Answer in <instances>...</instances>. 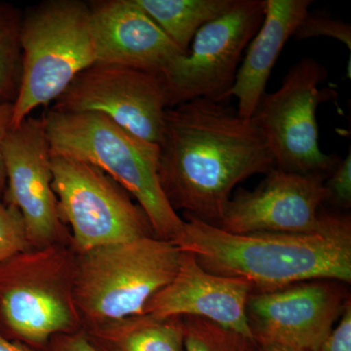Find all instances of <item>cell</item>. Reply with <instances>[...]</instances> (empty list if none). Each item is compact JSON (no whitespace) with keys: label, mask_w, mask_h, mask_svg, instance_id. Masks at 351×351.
Returning <instances> with one entry per match:
<instances>
[{"label":"cell","mask_w":351,"mask_h":351,"mask_svg":"<svg viewBox=\"0 0 351 351\" xmlns=\"http://www.w3.org/2000/svg\"><path fill=\"white\" fill-rule=\"evenodd\" d=\"M311 0H265V17L247 47L226 100H237V113L250 119L265 93L272 69L289 38L308 14Z\"/></svg>","instance_id":"obj_16"},{"label":"cell","mask_w":351,"mask_h":351,"mask_svg":"<svg viewBox=\"0 0 351 351\" xmlns=\"http://www.w3.org/2000/svg\"><path fill=\"white\" fill-rule=\"evenodd\" d=\"M46 351H95L84 332L57 335L51 339Z\"/></svg>","instance_id":"obj_25"},{"label":"cell","mask_w":351,"mask_h":351,"mask_svg":"<svg viewBox=\"0 0 351 351\" xmlns=\"http://www.w3.org/2000/svg\"><path fill=\"white\" fill-rule=\"evenodd\" d=\"M165 121L158 179L176 212L218 226L235 186L276 167L253 120L223 101L195 99L168 108Z\"/></svg>","instance_id":"obj_1"},{"label":"cell","mask_w":351,"mask_h":351,"mask_svg":"<svg viewBox=\"0 0 351 351\" xmlns=\"http://www.w3.org/2000/svg\"><path fill=\"white\" fill-rule=\"evenodd\" d=\"M184 217L176 246L208 271L247 281L258 292L311 280L351 282L350 217L324 211V226L313 234H237Z\"/></svg>","instance_id":"obj_2"},{"label":"cell","mask_w":351,"mask_h":351,"mask_svg":"<svg viewBox=\"0 0 351 351\" xmlns=\"http://www.w3.org/2000/svg\"><path fill=\"white\" fill-rule=\"evenodd\" d=\"M235 0H136L177 45L188 54L195 34L203 25L228 12Z\"/></svg>","instance_id":"obj_18"},{"label":"cell","mask_w":351,"mask_h":351,"mask_svg":"<svg viewBox=\"0 0 351 351\" xmlns=\"http://www.w3.org/2000/svg\"><path fill=\"white\" fill-rule=\"evenodd\" d=\"M184 332H186V336H184V351H216L208 345L204 339H201L197 334L189 329L184 325Z\"/></svg>","instance_id":"obj_26"},{"label":"cell","mask_w":351,"mask_h":351,"mask_svg":"<svg viewBox=\"0 0 351 351\" xmlns=\"http://www.w3.org/2000/svg\"><path fill=\"white\" fill-rule=\"evenodd\" d=\"M182 257L174 242L157 237L75 253L73 294L82 329L144 314L177 274Z\"/></svg>","instance_id":"obj_4"},{"label":"cell","mask_w":351,"mask_h":351,"mask_svg":"<svg viewBox=\"0 0 351 351\" xmlns=\"http://www.w3.org/2000/svg\"><path fill=\"white\" fill-rule=\"evenodd\" d=\"M31 248L19 210L0 199V263Z\"/></svg>","instance_id":"obj_20"},{"label":"cell","mask_w":351,"mask_h":351,"mask_svg":"<svg viewBox=\"0 0 351 351\" xmlns=\"http://www.w3.org/2000/svg\"><path fill=\"white\" fill-rule=\"evenodd\" d=\"M82 331L95 351H184L182 317L141 314L83 328Z\"/></svg>","instance_id":"obj_17"},{"label":"cell","mask_w":351,"mask_h":351,"mask_svg":"<svg viewBox=\"0 0 351 351\" xmlns=\"http://www.w3.org/2000/svg\"><path fill=\"white\" fill-rule=\"evenodd\" d=\"M0 351H38L34 350L31 346L20 343V341H11L0 335Z\"/></svg>","instance_id":"obj_27"},{"label":"cell","mask_w":351,"mask_h":351,"mask_svg":"<svg viewBox=\"0 0 351 351\" xmlns=\"http://www.w3.org/2000/svg\"><path fill=\"white\" fill-rule=\"evenodd\" d=\"M253 291L247 281L212 274L201 267L195 255L182 252L177 274L149 300L144 314L204 320L255 343L246 313Z\"/></svg>","instance_id":"obj_14"},{"label":"cell","mask_w":351,"mask_h":351,"mask_svg":"<svg viewBox=\"0 0 351 351\" xmlns=\"http://www.w3.org/2000/svg\"><path fill=\"white\" fill-rule=\"evenodd\" d=\"M51 158L43 117L31 115L7 135L6 188L1 199L19 210L32 249L71 244L69 228L58 212Z\"/></svg>","instance_id":"obj_11"},{"label":"cell","mask_w":351,"mask_h":351,"mask_svg":"<svg viewBox=\"0 0 351 351\" xmlns=\"http://www.w3.org/2000/svg\"><path fill=\"white\" fill-rule=\"evenodd\" d=\"M71 244L19 252L0 263V335L46 351L57 335L82 331Z\"/></svg>","instance_id":"obj_5"},{"label":"cell","mask_w":351,"mask_h":351,"mask_svg":"<svg viewBox=\"0 0 351 351\" xmlns=\"http://www.w3.org/2000/svg\"><path fill=\"white\" fill-rule=\"evenodd\" d=\"M51 168L58 212L75 253L156 237L144 209L99 168L64 156H52Z\"/></svg>","instance_id":"obj_8"},{"label":"cell","mask_w":351,"mask_h":351,"mask_svg":"<svg viewBox=\"0 0 351 351\" xmlns=\"http://www.w3.org/2000/svg\"><path fill=\"white\" fill-rule=\"evenodd\" d=\"M325 178L274 167L253 191L232 195L217 226L237 234L319 232L325 221L321 206L329 199Z\"/></svg>","instance_id":"obj_12"},{"label":"cell","mask_w":351,"mask_h":351,"mask_svg":"<svg viewBox=\"0 0 351 351\" xmlns=\"http://www.w3.org/2000/svg\"><path fill=\"white\" fill-rule=\"evenodd\" d=\"M22 76L12 128L48 107L83 71L96 63L88 2L47 0L23 14Z\"/></svg>","instance_id":"obj_6"},{"label":"cell","mask_w":351,"mask_h":351,"mask_svg":"<svg viewBox=\"0 0 351 351\" xmlns=\"http://www.w3.org/2000/svg\"><path fill=\"white\" fill-rule=\"evenodd\" d=\"M348 302L339 281L311 280L251 293L246 313L256 345L318 351Z\"/></svg>","instance_id":"obj_13"},{"label":"cell","mask_w":351,"mask_h":351,"mask_svg":"<svg viewBox=\"0 0 351 351\" xmlns=\"http://www.w3.org/2000/svg\"><path fill=\"white\" fill-rule=\"evenodd\" d=\"M265 8V0H235L228 12L201 27L188 54L161 73L169 108L200 98L226 101Z\"/></svg>","instance_id":"obj_9"},{"label":"cell","mask_w":351,"mask_h":351,"mask_svg":"<svg viewBox=\"0 0 351 351\" xmlns=\"http://www.w3.org/2000/svg\"><path fill=\"white\" fill-rule=\"evenodd\" d=\"M23 14L17 6L0 1V101L13 104L22 76Z\"/></svg>","instance_id":"obj_19"},{"label":"cell","mask_w":351,"mask_h":351,"mask_svg":"<svg viewBox=\"0 0 351 351\" xmlns=\"http://www.w3.org/2000/svg\"><path fill=\"white\" fill-rule=\"evenodd\" d=\"M328 71L313 58H302L286 73L281 86L258 101L251 119L263 134L274 166L297 174L326 177L338 166L337 154L321 151L316 112L337 94L321 88Z\"/></svg>","instance_id":"obj_7"},{"label":"cell","mask_w":351,"mask_h":351,"mask_svg":"<svg viewBox=\"0 0 351 351\" xmlns=\"http://www.w3.org/2000/svg\"><path fill=\"white\" fill-rule=\"evenodd\" d=\"M329 180L325 182L329 199L337 206L350 209L351 205V152L341 159L338 166L329 175Z\"/></svg>","instance_id":"obj_22"},{"label":"cell","mask_w":351,"mask_h":351,"mask_svg":"<svg viewBox=\"0 0 351 351\" xmlns=\"http://www.w3.org/2000/svg\"><path fill=\"white\" fill-rule=\"evenodd\" d=\"M318 351H351V302L348 299L337 327L332 328Z\"/></svg>","instance_id":"obj_23"},{"label":"cell","mask_w":351,"mask_h":351,"mask_svg":"<svg viewBox=\"0 0 351 351\" xmlns=\"http://www.w3.org/2000/svg\"><path fill=\"white\" fill-rule=\"evenodd\" d=\"M258 351H306L301 350H295V348H287V346H281L276 345H263L258 346Z\"/></svg>","instance_id":"obj_28"},{"label":"cell","mask_w":351,"mask_h":351,"mask_svg":"<svg viewBox=\"0 0 351 351\" xmlns=\"http://www.w3.org/2000/svg\"><path fill=\"white\" fill-rule=\"evenodd\" d=\"M43 119L51 156L99 168L137 201L157 237L172 241L179 234L184 219L171 206L159 182V145L100 113H62L49 108Z\"/></svg>","instance_id":"obj_3"},{"label":"cell","mask_w":351,"mask_h":351,"mask_svg":"<svg viewBox=\"0 0 351 351\" xmlns=\"http://www.w3.org/2000/svg\"><path fill=\"white\" fill-rule=\"evenodd\" d=\"M96 63L161 73L184 55L136 0L88 2Z\"/></svg>","instance_id":"obj_15"},{"label":"cell","mask_w":351,"mask_h":351,"mask_svg":"<svg viewBox=\"0 0 351 351\" xmlns=\"http://www.w3.org/2000/svg\"><path fill=\"white\" fill-rule=\"evenodd\" d=\"M168 108L161 73L95 63L76 76L50 110L100 113L138 138L160 147Z\"/></svg>","instance_id":"obj_10"},{"label":"cell","mask_w":351,"mask_h":351,"mask_svg":"<svg viewBox=\"0 0 351 351\" xmlns=\"http://www.w3.org/2000/svg\"><path fill=\"white\" fill-rule=\"evenodd\" d=\"M14 104L0 101V199L6 188V174L3 161V145L12 129Z\"/></svg>","instance_id":"obj_24"},{"label":"cell","mask_w":351,"mask_h":351,"mask_svg":"<svg viewBox=\"0 0 351 351\" xmlns=\"http://www.w3.org/2000/svg\"><path fill=\"white\" fill-rule=\"evenodd\" d=\"M294 38L304 40L314 38H329L336 39L345 44L351 50V27L348 23L335 20L322 15L307 14L297 27Z\"/></svg>","instance_id":"obj_21"}]
</instances>
